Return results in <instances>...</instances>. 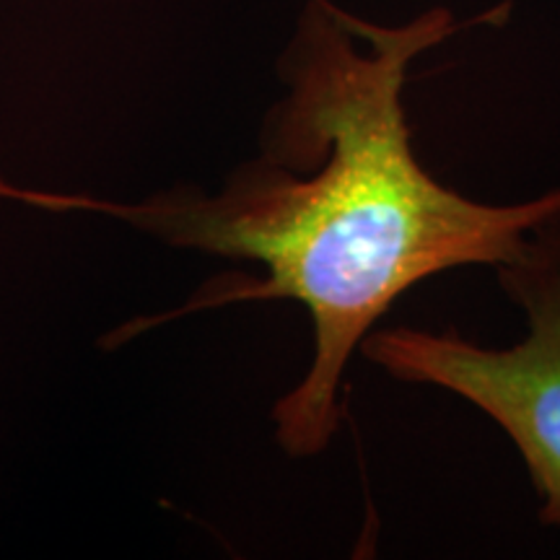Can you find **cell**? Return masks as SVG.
I'll list each match as a JSON object with an SVG mask.
<instances>
[{"label":"cell","mask_w":560,"mask_h":560,"mask_svg":"<svg viewBox=\"0 0 560 560\" xmlns=\"http://www.w3.org/2000/svg\"><path fill=\"white\" fill-rule=\"evenodd\" d=\"M457 30L444 5L384 26L306 0L280 68L285 96L265 122L260 159L219 195L112 206L16 190L0 179V198L100 210L179 247L260 262L262 278L215 289L202 306L265 299L306 306L312 366L272 418L280 446L312 457L340 429L350 355L405 291L452 268H495L537 223L560 213V187L516 206H490L420 166L405 112L408 70Z\"/></svg>","instance_id":"1"},{"label":"cell","mask_w":560,"mask_h":560,"mask_svg":"<svg viewBox=\"0 0 560 560\" xmlns=\"http://www.w3.org/2000/svg\"><path fill=\"white\" fill-rule=\"evenodd\" d=\"M495 276L527 314L529 332L516 346L387 327L371 330L361 350L395 380L450 389L499 423L527 465L540 522L560 527V213L537 223Z\"/></svg>","instance_id":"2"}]
</instances>
